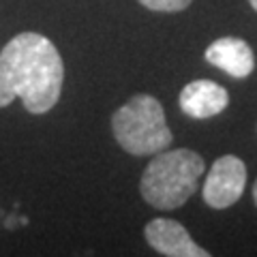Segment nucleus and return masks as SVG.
Instances as JSON below:
<instances>
[{
	"label": "nucleus",
	"instance_id": "6e6552de",
	"mask_svg": "<svg viewBox=\"0 0 257 257\" xmlns=\"http://www.w3.org/2000/svg\"><path fill=\"white\" fill-rule=\"evenodd\" d=\"M150 11H161V13H178L184 11L193 0H138Z\"/></svg>",
	"mask_w": 257,
	"mask_h": 257
},
{
	"label": "nucleus",
	"instance_id": "20e7f679",
	"mask_svg": "<svg viewBox=\"0 0 257 257\" xmlns=\"http://www.w3.org/2000/svg\"><path fill=\"white\" fill-rule=\"evenodd\" d=\"M246 187L244 161L234 155H223L212 163L204 182V202L214 210L234 206Z\"/></svg>",
	"mask_w": 257,
	"mask_h": 257
},
{
	"label": "nucleus",
	"instance_id": "39448f33",
	"mask_svg": "<svg viewBox=\"0 0 257 257\" xmlns=\"http://www.w3.org/2000/svg\"><path fill=\"white\" fill-rule=\"evenodd\" d=\"M144 238L150 248L167 257H208L210 253L191 238L182 223L174 219H152L144 227Z\"/></svg>",
	"mask_w": 257,
	"mask_h": 257
},
{
	"label": "nucleus",
	"instance_id": "f03ea898",
	"mask_svg": "<svg viewBox=\"0 0 257 257\" xmlns=\"http://www.w3.org/2000/svg\"><path fill=\"white\" fill-rule=\"evenodd\" d=\"M204 172L206 161L195 150H161L142 174L140 193L157 210H176L193 197Z\"/></svg>",
	"mask_w": 257,
	"mask_h": 257
},
{
	"label": "nucleus",
	"instance_id": "423d86ee",
	"mask_svg": "<svg viewBox=\"0 0 257 257\" xmlns=\"http://www.w3.org/2000/svg\"><path fill=\"white\" fill-rule=\"evenodd\" d=\"M178 105L187 116L206 120L221 114L229 105V94L221 84L212 82V79H195L180 90Z\"/></svg>",
	"mask_w": 257,
	"mask_h": 257
},
{
	"label": "nucleus",
	"instance_id": "0eeeda50",
	"mask_svg": "<svg viewBox=\"0 0 257 257\" xmlns=\"http://www.w3.org/2000/svg\"><path fill=\"white\" fill-rule=\"evenodd\" d=\"M206 60L212 67L225 71L234 79H244L253 73L255 69V56L253 50L244 39L238 37H223L206 47Z\"/></svg>",
	"mask_w": 257,
	"mask_h": 257
},
{
	"label": "nucleus",
	"instance_id": "7ed1b4c3",
	"mask_svg": "<svg viewBox=\"0 0 257 257\" xmlns=\"http://www.w3.org/2000/svg\"><path fill=\"white\" fill-rule=\"evenodd\" d=\"M111 133L118 146L133 157H155L174 142L163 105L152 94H135L116 109Z\"/></svg>",
	"mask_w": 257,
	"mask_h": 257
},
{
	"label": "nucleus",
	"instance_id": "f257e3e1",
	"mask_svg": "<svg viewBox=\"0 0 257 257\" xmlns=\"http://www.w3.org/2000/svg\"><path fill=\"white\" fill-rule=\"evenodd\" d=\"M64 62L39 32H20L0 52V107L22 99L30 114H45L60 99Z\"/></svg>",
	"mask_w": 257,
	"mask_h": 257
},
{
	"label": "nucleus",
	"instance_id": "1a4fd4ad",
	"mask_svg": "<svg viewBox=\"0 0 257 257\" xmlns=\"http://www.w3.org/2000/svg\"><path fill=\"white\" fill-rule=\"evenodd\" d=\"M253 202H255V206H257V180H255V184H253Z\"/></svg>",
	"mask_w": 257,
	"mask_h": 257
},
{
	"label": "nucleus",
	"instance_id": "9d476101",
	"mask_svg": "<svg viewBox=\"0 0 257 257\" xmlns=\"http://www.w3.org/2000/svg\"><path fill=\"white\" fill-rule=\"evenodd\" d=\"M248 3H251V7H253L255 11H257V0H248Z\"/></svg>",
	"mask_w": 257,
	"mask_h": 257
}]
</instances>
